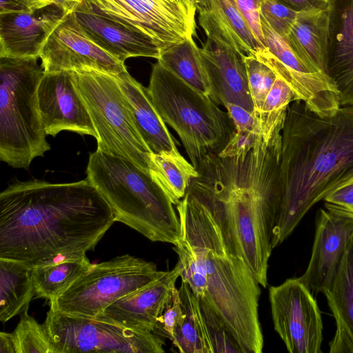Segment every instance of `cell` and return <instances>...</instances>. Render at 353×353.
Listing matches in <instances>:
<instances>
[{
	"instance_id": "1",
	"label": "cell",
	"mask_w": 353,
	"mask_h": 353,
	"mask_svg": "<svg viewBox=\"0 0 353 353\" xmlns=\"http://www.w3.org/2000/svg\"><path fill=\"white\" fill-rule=\"evenodd\" d=\"M115 222L86 178L17 181L0 194V258L34 268L85 256Z\"/></svg>"
},
{
	"instance_id": "2",
	"label": "cell",
	"mask_w": 353,
	"mask_h": 353,
	"mask_svg": "<svg viewBox=\"0 0 353 353\" xmlns=\"http://www.w3.org/2000/svg\"><path fill=\"white\" fill-rule=\"evenodd\" d=\"M181 236L174 245L181 281L221 316L243 353H261L259 284L238 254L215 204L189 191L176 205Z\"/></svg>"
},
{
	"instance_id": "3",
	"label": "cell",
	"mask_w": 353,
	"mask_h": 353,
	"mask_svg": "<svg viewBox=\"0 0 353 353\" xmlns=\"http://www.w3.org/2000/svg\"><path fill=\"white\" fill-rule=\"evenodd\" d=\"M352 179L353 105L321 117L303 101H293L282 130L271 248L288 237L314 204Z\"/></svg>"
},
{
	"instance_id": "4",
	"label": "cell",
	"mask_w": 353,
	"mask_h": 353,
	"mask_svg": "<svg viewBox=\"0 0 353 353\" xmlns=\"http://www.w3.org/2000/svg\"><path fill=\"white\" fill-rule=\"evenodd\" d=\"M281 143V133L268 142L259 134L245 155H209L188 188L215 204L238 254L263 288L272 250L268 221L277 203Z\"/></svg>"
},
{
	"instance_id": "5",
	"label": "cell",
	"mask_w": 353,
	"mask_h": 353,
	"mask_svg": "<svg viewBox=\"0 0 353 353\" xmlns=\"http://www.w3.org/2000/svg\"><path fill=\"white\" fill-rule=\"evenodd\" d=\"M87 179L121 222L152 241L175 245L181 225L173 203L146 171L133 162L98 149L90 154Z\"/></svg>"
},
{
	"instance_id": "6",
	"label": "cell",
	"mask_w": 353,
	"mask_h": 353,
	"mask_svg": "<svg viewBox=\"0 0 353 353\" xmlns=\"http://www.w3.org/2000/svg\"><path fill=\"white\" fill-rule=\"evenodd\" d=\"M148 92L163 121L178 134L197 170L205 159L218 154L235 128L228 112L208 95L192 88L157 62Z\"/></svg>"
},
{
	"instance_id": "7",
	"label": "cell",
	"mask_w": 353,
	"mask_h": 353,
	"mask_svg": "<svg viewBox=\"0 0 353 353\" xmlns=\"http://www.w3.org/2000/svg\"><path fill=\"white\" fill-rule=\"evenodd\" d=\"M36 57H0V159L28 169L50 149L38 100L44 70Z\"/></svg>"
},
{
	"instance_id": "8",
	"label": "cell",
	"mask_w": 353,
	"mask_h": 353,
	"mask_svg": "<svg viewBox=\"0 0 353 353\" xmlns=\"http://www.w3.org/2000/svg\"><path fill=\"white\" fill-rule=\"evenodd\" d=\"M72 75L97 133V149L149 171L152 152L137 129L116 75L93 69L73 70Z\"/></svg>"
},
{
	"instance_id": "9",
	"label": "cell",
	"mask_w": 353,
	"mask_h": 353,
	"mask_svg": "<svg viewBox=\"0 0 353 353\" xmlns=\"http://www.w3.org/2000/svg\"><path fill=\"white\" fill-rule=\"evenodd\" d=\"M165 271L129 254L92 264L71 285L50 302L61 312L88 319L96 318L121 297L160 277Z\"/></svg>"
},
{
	"instance_id": "10",
	"label": "cell",
	"mask_w": 353,
	"mask_h": 353,
	"mask_svg": "<svg viewBox=\"0 0 353 353\" xmlns=\"http://www.w3.org/2000/svg\"><path fill=\"white\" fill-rule=\"evenodd\" d=\"M43 325L54 353L164 352V341L152 332L69 315L51 307Z\"/></svg>"
},
{
	"instance_id": "11",
	"label": "cell",
	"mask_w": 353,
	"mask_h": 353,
	"mask_svg": "<svg viewBox=\"0 0 353 353\" xmlns=\"http://www.w3.org/2000/svg\"><path fill=\"white\" fill-rule=\"evenodd\" d=\"M152 38L161 50L196 36L195 14L183 0H85Z\"/></svg>"
},
{
	"instance_id": "12",
	"label": "cell",
	"mask_w": 353,
	"mask_h": 353,
	"mask_svg": "<svg viewBox=\"0 0 353 353\" xmlns=\"http://www.w3.org/2000/svg\"><path fill=\"white\" fill-rule=\"evenodd\" d=\"M274 327L288 352L321 353L323 321L314 294L299 278L269 289Z\"/></svg>"
},
{
	"instance_id": "13",
	"label": "cell",
	"mask_w": 353,
	"mask_h": 353,
	"mask_svg": "<svg viewBox=\"0 0 353 353\" xmlns=\"http://www.w3.org/2000/svg\"><path fill=\"white\" fill-rule=\"evenodd\" d=\"M39 58L45 72L93 69L118 76L128 72L124 62L87 35L72 11L52 32Z\"/></svg>"
},
{
	"instance_id": "14",
	"label": "cell",
	"mask_w": 353,
	"mask_h": 353,
	"mask_svg": "<svg viewBox=\"0 0 353 353\" xmlns=\"http://www.w3.org/2000/svg\"><path fill=\"white\" fill-rule=\"evenodd\" d=\"M40 114L46 135L61 131L97 133L87 108L74 83L72 71L44 72L38 88Z\"/></svg>"
},
{
	"instance_id": "15",
	"label": "cell",
	"mask_w": 353,
	"mask_h": 353,
	"mask_svg": "<svg viewBox=\"0 0 353 353\" xmlns=\"http://www.w3.org/2000/svg\"><path fill=\"white\" fill-rule=\"evenodd\" d=\"M352 237V219L327 210L318 211L310 260L299 277L313 294L324 293L331 287Z\"/></svg>"
},
{
	"instance_id": "16",
	"label": "cell",
	"mask_w": 353,
	"mask_h": 353,
	"mask_svg": "<svg viewBox=\"0 0 353 353\" xmlns=\"http://www.w3.org/2000/svg\"><path fill=\"white\" fill-rule=\"evenodd\" d=\"M72 12L87 35L121 61L137 57L159 59L161 49L152 38L117 21L88 1L76 3Z\"/></svg>"
},
{
	"instance_id": "17",
	"label": "cell",
	"mask_w": 353,
	"mask_h": 353,
	"mask_svg": "<svg viewBox=\"0 0 353 353\" xmlns=\"http://www.w3.org/2000/svg\"><path fill=\"white\" fill-rule=\"evenodd\" d=\"M68 8L52 4L29 12L0 14V57H36Z\"/></svg>"
},
{
	"instance_id": "18",
	"label": "cell",
	"mask_w": 353,
	"mask_h": 353,
	"mask_svg": "<svg viewBox=\"0 0 353 353\" xmlns=\"http://www.w3.org/2000/svg\"><path fill=\"white\" fill-rule=\"evenodd\" d=\"M199 52L210 84V99L218 105L232 103L254 111L245 54L208 37Z\"/></svg>"
},
{
	"instance_id": "19",
	"label": "cell",
	"mask_w": 353,
	"mask_h": 353,
	"mask_svg": "<svg viewBox=\"0 0 353 353\" xmlns=\"http://www.w3.org/2000/svg\"><path fill=\"white\" fill-rule=\"evenodd\" d=\"M179 276L176 265L152 282L115 301L94 319L137 331L153 332Z\"/></svg>"
},
{
	"instance_id": "20",
	"label": "cell",
	"mask_w": 353,
	"mask_h": 353,
	"mask_svg": "<svg viewBox=\"0 0 353 353\" xmlns=\"http://www.w3.org/2000/svg\"><path fill=\"white\" fill-rule=\"evenodd\" d=\"M325 73L336 86L341 106L353 105V0H329Z\"/></svg>"
},
{
	"instance_id": "21",
	"label": "cell",
	"mask_w": 353,
	"mask_h": 353,
	"mask_svg": "<svg viewBox=\"0 0 353 353\" xmlns=\"http://www.w3.org/2000/svg\"><path fill=\"white\" fill-rule=\"evenodd\" d=\"M199 12V25L208 38L245 55L264 48L257 41L234 0H208Z\"/></svg>"
},
{
	"instance_id": "22",
	"label": "cell",
	"mask_w": 353,
	"mask_h": 353,
	"mask_svg": "<svg viewBox=\"0 0 353 353\" xmlns=\"http://www.w3.org/2000/svg\"><path fill=\"white\" fill-rule=\"evenodd\" d=\"M336 323L330 353H353V237L331 287L323 293Z\"/></svg>"
},
{
	"instance_id": "23",
	"label": "cell",
	"mask_w": 353,
	"mask_h": 353,
	"mask_svg": "<svg viewBox=\"0 0 353 353\" xmlns=\"http://www.w3.org/2000/svg\"><path fill=\"white\" fill-rule=\"evenodd\" d=\"M116 77L130 102L137 129L152 153L178 150L177 143L156 110L147 88L128 72Z\"/></svg>"
},
{
	"instance_id": "24",
	"label": "cell",
	"mask_w": 353,
	"mask_h": 353,
	"mask_svg": "<svg viewBox=\"0 0 353 353\" xmlns=\"http://www.w3.org/2000/svg\"><path fill=\"white\" fill-rule=\"evenodd\" d=\"M34 296L32 268L0 258V321L6 323L28 309Z\"/></svg>"
},
{
	"instance_id": "25",
	"label": "cell",
	"mask_w": 353,
	"mask_h": 353,
	"mask_svg": "<svg viewBox=\"0 0 353 353\" xmlns=\"http://www.w3.org/2000/svg\"><path fill=\"white\" fill-rule=\"evenodd\" d=\"M330 32V8L299 11L288 34L325 72Z\"/></svg>"
},
{
	"instance_id": "26",
	"label": "cell",
	"mask_w": 353,
	"mask_h": 353,
	"mask_svg": "<svg viewBox=\"0 0 353 353\" xmlns=\"http://www.w3.org/2000/svg\"><path fill=\"white\" fill-rule=\"evenodd\" d=\"M149 171L174 205L183 198L192 180L199 176L178 150L151 153Z\"/></svg>"
},
{
	"instance_id": "27",
	"label": "cell",
	"mask_w": 353,
	"mask_h": 353,
	"mask_svg": "<svg viewBox=\"0 0 353 353\" xmlns=\"http://www.w3.org/2000/svg\"><path fill=\"white\" fill-rule=\"evenodd\" d=\"M157 62L192 88L209 96L210 81L193 38L162 50Z\"/></svg>"
},
{
	"instance_id": "28",
	"label": "cell",
	"mask_w": 353,
	"mask_h": 353,
	"mask_svg": "<svg viewBox=\"0 0 353 353\" xmlns=\"http://www.w3.org/2000/svg\"><path fill=\"white\" fill-rule=\"evenodd\" d=\"M184 316L175 329L172 342L181 353H212L203 325L199 298L190 287L181 281L179 289Z\"/></svg>"
},
{
	"instance_id": "29",
	"label": "cell",
	"mask_w": 353,
	"mask_h": 353,
	"mask_svg": "<svg viewBox=\"0 0 353 353\" xmlns=\"http://www.w3.org/2000/svg\"><path fill=\"white\" fill-rule=\"evenodd\" d=\"M86 255L32 268L35 296L54 301L91 267Z\"/></svg>"
},
{
	"instance_id": "30",
	"label": "cell",
	"mask_w": 353,
	"mask_h": 353,
	"mask_svg": "<svg viewBox=\"0 0 353 353\" xmlns=\"http://www.w3.org/2000/svg\"><path fill=\"white\" fill-rule=\"evenodd\" d=\"M276 76L259 114L260 132L265 142L269 141L275 134L282 132L288 108L291 102L296 100L289 85Z\"/></svg>"
},
{
	"instance_id": "31",
	"label": "cell",
	"mask_w": 353,
	"mask_h": 353,
	"mask_svg": "<svg viewBox=\"0 0 353 353\" xmlns=\"http://www.w3.org/2000/svg\"><path fill=\"white\" fill-rule=\"evenodd\" d=\"M24 310L10 333L15 353H54L43 324Z\"/></svg>"
},
{
	"instance_id": "32",
	"label": "cell",
	"mask_w": 353,
	"mask_h": 353,
	"mask_svg": "<svg viewBox=\"0 0 353 353\" xmlns=\"http://www.w3.org/2000/svg\"><path fill=\"white\" fill-rule=\"evenodd\" d=\"M198 298L212 353H243L238 342L221 316L204 299Z\"/></svg>"
},
{
	"instance_id": "33",
	"label": "cell",
	"mask_w": 353,
	"mask_h": 353,
	"mask_svg": "<svg viewBox=\"0 0 353 353\" xmlns=\"http://www.w3.org/2000/svg\"><path fill=\"white\" fill-rule=\"evenodd\" d=\"M245 62L254 111L259 115L277 76L269 65L253 55H245Z\"/></svg>"
},
{
	"instance_id": "34",
	"label": "cell",
	"mask_w": 353,
	"mask_h": 353,
	"mask_svg": "<svg viewBox=\"0 0 353 353\" xmlns=\"http://www.w3.org/2000/svg\"><path fill=\"white\" fill-rule=\"evenodd\" d=\"M183 316L179 290L175 287L160 312L153 332L172 341L175 329L182 321Z\"/></svg>"
},
{
	"instance_id": "35",
	"label": "cell",
	"mask_w": 353,
	"mask_h": 353,
	"mask_svg": "<svg viewBox=\"0 0 353 353\" xmlns=\"http://www.w3.org/2000/svg\"><path fill=\"white\" fill-rule=\"evenodd\" d=\"M298 12L279 0H263L260 14L275 32L285 37L290 33Z\"/></svg>"
},
{
	"instance_id": "36",
	"label": "cell",
	"mask_w": 353,
	"mask_h": 353,
	"mask_svg": "<svg viewBox=\"0 0 353 353\" xmlns=\"http://www.w3.org/2000/svg\"><path fill=\"white\" fill-rule=\"evenodd\" d=\"M323 201L326 210L353 220V179L332 190Z\"/></svg>"
},
{
	"instance_id": "37",
	"label": "cell",
	"mask_w": 353,
	"mask_h": 353,
	"mask_svg": "<svg viewBox=\"0 0 353 353\" xmlns=\"http://www.w3.org/2000/svg\"><path fill=\"white\" fill-rule=\"evenodd\" d=\"M259 134L235 130L217 155L222 158H231L246 154L254 146Z\"/></svg>"
},
{
	"instance_id": "38",
	"label": "cell",
	"mask_w": 353,
	"mask_h": 353,
	"mask_svg": "<svg viewBox=\"0 0 353 353\" xmlns=\"http://www.w3.org/2000/svg\"><path fill=\"white\" fill-rule=\"evenodd\" d=\"M237 8L244 17L253 34L265 48L261 26L260 10L263 0H234Z\"/></svg>"
},
{
	"instance_id": "39",
	"label": "cell",
	"mask_w": 353,
	"mask_h": 353,
	"mask_svg": "<svg viewBox=\"0 0 353 353\" xmlns=\"http://www.w3.org/2000/svg\"><path fill=\"white\" fill-rule=\"evenodd\" d=\"M225 108L235 130L261 133L259 115L255 111H250L239 105L232 103H228Z\"/></svg>"
},
{
	"instance_id": "40",
	"label": "cell",
	"mask_w": 353,
	"mask_h": 353,
	"mask_svg": "<svg viewBox=\"0 0 353 353\" xmlns=\"http://www.w3.org/2000/svg\"><path fill=\"white\" fill-rule=\"evenodd\" d=\"M296 11L329 8V0H279Z\"/></svg>"
},
{
	"instance_id": "41",
	"label": "cell",
	"mask_w": 353,
	"mask_h": 353,
	"mask_svg": "<svg viewBox=\"0 0 353 353\" xmlns=\"http://www.w3.org/2000/svg\"><path fill=\"white\" fill-rule=\"evenodd\" d=\"M29 11L28 0H0V14Z\"/></svg>"
},
{
	"instance_id": "42",
	"label": "cell",
	"mask_w": 353,
	"mask_h": 353,
	"mask_svg": "<svg viewBox=\"0 0 353 353\" xmlns=\"http://www.w3.org/2000/svg\"><path fill=\"white\" fill-rule=\"evenodd\" d=\"M82 0H28L31 11L39 10L52 4L64 6L71 10L76 3Z\"/></svg>"
},
{
	"instance_id": "43",
	"label": "cell",
	"mask_w": 353,
	"mask_h": 353,
	"mask_svg": "<svg viewBox=\"0 0 353 353\" xmlns=\"http://www.w3.org/2000/svg\"><path fill=\"white\" fill-rule=\"evenodd\" d=\"M0 353H15L10 333L0 332Z\"/></svg>"
},
{
	"instance_id": "44",
	"label": "cell",
	"mask_w": 353,
	"mask_h": 353,
	"mask_svg": "<svg viewBox=\"0 0 353 353\" xmlns=\"http://www.w3.org/2000/svg\"><path fill=\"white\" fill-rule=\"evenodd\" d=\"M192 12L196 14V11L203 9L208 3V0H183Z\"/></svg>"
}]
</instances>
